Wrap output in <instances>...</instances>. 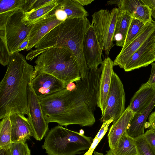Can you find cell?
<instances>
[{"label":"cell","instance_id":"obj_1","mask_svg":"<svg viewBox=\"0 0 155 155\" xmlns=\"http://www.w3.org/2000/svg\"><path fill=\"white\" fill-rule=\"evenodd\" d=\"M101 66L89 69L85 78L71 82L62 90L40 99L44 118L66 127H91L96 121Z\"/></svg>","mask_w":155,"mask_h":155},{"label":"cell","instance_id":"obj_2","mask_svg":"<svg viewBox=\"0 0 155 155\" xmlns=\"http://www.w3.org/2000/svg\"><path fill=\"white\" fill-rule=\"evenodd\" d=\"M34 70L19 52L11 55L0 83V119L14 113L27 115L28 87Z\"/></svg>","mask_w":155,"mask_h":155},{"label":"cell","instance_id":"obj_3","mask_svg":"<svg viewBox=\"0 0 155 155\" xmlns=\"http://www.w3.org/2000/svg\"><path fill=\"white\" fill-rule=\"evenodd\" d=\"M91 25L87 17L66 20L53 28L37 44L26 58L31 60L49 48L60 47L70 50L78 62L81 79H84L89 69L83 51L85 35Z\"/></svg>","mask_w":155,"mask_h":155},{"label":"cell","instance_id":"obj_4","mask_svg":"<svg viewBox=\"0 0 155 155\" xmlns=\"http://www.w3.org/2000/svg\"><path fill=\"white\" fill-rule=\"evenodd\" d=\"M34 70L51 75L67 86L81 79L78 62L69 49L60 47L44 51L35 61Z\"/></svg>","mask_w":155,"mask_h":155},{"label":"cell","instance_id":"obj_5","mask_svg":"<svg viewBox=\"0 0 155 155\" xmlns=\"http://www.w3.org/2000/svg\"><path fill=\"white\" fill-rule=\"evenodd\" d=\"M93 139L58 125L47 134L42 146L48 155H76L88 150Z\"/></svg>","mask_w":155,"mask_h":155},{"label":"cell","instance_id":"obj_6","mask_svg":"<svg viewBox=\"0 0 155 155\" xmlns=\"http://www.w3.org/2000/svg\"><path fill=\"white\" fill-rule=\"evenodd\" d=\"M120 12L118 8L110 11L101 9L94 12L92 15L91 24L97 40L106 57L114 46L113 38L116 23Z\"/></svg>","mask_w":155,"mask_h":155},{"label":"cell","instance_id":"obj_7","mask_svg":"<svg viewBox=\"0 0 155 155\" xmlns=\"http://www.w3.org/2000/svg\"><path fill=\"white\" fill-rule=\"evenodd\" d=\"M125 95L124 85L118 75L113 72L106 107L100 119L104 123L113 118L116 122L125 109Z\"/></svg>","mask_w":155,"mask_h":155},{"label":"cell","instance_id":"obj_8","mask_svg":"<svg viewBox=\"0 0 155 155\" xmlns=\"http://www.w3.org/2000/svg\"><path fill=\"white\" fill-rule=\"evenodd\" d=\"M25 12L21 9L13 12L9 16L6 25V38L11 54L17 52L20 44L28 38L32 27L25 24L22 21Z\"/></svg>","mask_w":155,"mask_h":155},{"label":"cell","instance_id":"obj_9","mask_svg":"<svg viewBox=\"0 0 155 155\" xmlns=\"http://www.w3.org/2000/svg\"><path fill=\"white\" fill-rule=\"evenodd\" d=\"M28 118L31 126L33 137L41 141L47 133L48 124L45 119L40 98L35 92L31 82L28 87Z\"/></svg>","mask_w":155,"mask_h":155},{"label":"cell","instance_id":"obj_10","mask_svg":"<svg viewBox=\"0 0 155 155\" xmlns=\"http://www.w3.org/2000/svg\"><path fill=\"white\" fill-rule=\"evenodd\" d=\"M155 30L126 63L123 68L126 72L147 66L155 61Z\"/></svg>","mask_w":155,"mask_h":155},{"label":"cell","instance_id":"obj_11","mask_svg":"<svg viewBox=\"0 0 155 155\" xmlns=\"http://www.w3.org/2000/svg\"><path fill=\"white\" fill-rule=\"evenodd\" d=\"M31 83L35 92L40 99L59 91L66 86L63 81L55 77L35 70Z\"/></svg>","mask_w":155,"mask_h":155},{"label":"cell","instance_id":"obj_12","mask_svg":"<svg viewBox=\"0 0 155 155\" xmlns=\"http://www.w3.org/2000/svg\"><path fill=\"white\" fill-rule=\"evenodd\" d=\"M102 51L91 25L85 35L83 44V53L89 69L96 68L103 63Z\"/></svg>","mask_w":155,"mask_h":155},{"label":"cell","instance_id":"obj_13","mask_svg":"<svg viewBox=\"0 0 155 155\" xmlns=\"http://www.w3.org/2000/svg\"><path fill=\"white\" fill-rule=\"evenodd\" d=\"M155 30V21L146 24L136 37L124 49H122L113 61L114 66L123 69L128 59L140 47Z\"/></svg>","mask_w":155,"mask_h":155},{"label":"cell","instance_id":"obj_14","mask_svg":"<svg viewBox=\"0 0 155 155\" xmlns=\"http://www.w3.org/2000/svg\"><path fill=\"white\" fill-rule=\"evenodd\" d=\"M63 22L58 20L54 14H49L38 19L32 25L28 35L26 51L35 47L38 42L49 31Z\"/></svg>","mask_w":155,"mask_h":155},{"label":"cell","instance_id":"obj_15","mask_svg":"<svg viewBox=\"0 0 155 155\" xmlns=\"http://www.w3.org/2000/svg\"><path fill=\"white\" fill-rule=\"evenodd\" d=\"M102 65L97 106L102 114L105 109L110 86L113 70V61L109 57L104 58Z\"/></svg>","mask_w":155,"mask_h":155},{"label":"cell","instance_id":"obj_16","mask_svg":"<svg viewBox=\"0 0 155 155\" xmlns=\"http://www.w3.org/2000/svg\"><path fill=\"white\" fill-rule=\"evenodd\" d=\"M117 5L120 11H125L145 24L153 20L150 9L142 0H119Z\"/></svg>","mask_w":155,"mask_h":155},{"label":"cell","instance_id":"obj_17","mask_svg":"<svg viewBox=\"0 0 155 155\" xmlns=\"http://www.w3.org/2000/svg\"><path fill=\"white\" fill-rule=\"evenodd\" d=\"M155 96V84H143L132 97L128 107L135 114L143 111Z\"/></svg>","mask_w":155,"mask_h":155},{"label":"cell","instance_id":"obj_18","mask_svg":"<svg viewBox=\"0 0 155 155\" xmlns=\"http://www.w3.org/2000/svg\"><path fill=\"white\" fill-rule=\"evenodd\" d=\"M9 116L11 123V143L25 142L33 136L31 124L24 115L14 113Z\"/></svg>","mask_w":155,"mask_h":155},{"label":"cell","instance_id":"obj_19","mask_svg":"<svg viewBox=\"0 0 155 155\" xmlns=\"http://www.w3.org/2000/svg\"><path fill=\"white\" fill-rule=\"evenodd\" d=\"M135 114L128 107L119 118L113 122L109 129L107 138L109 146L113 149L127 130Z\"/></svg>","mask_w":155,"mask_h":155},{"label":"cell","instance_id":"obj_20","mask_svg":"<svg viewBox=\"0 0 155 155\" xmlns=\"http://www.w3.org/2000/svg\"><path fill=\"white\" fill-rule=\"evenodd\" d=\"M155 106V96L149 105L143 111L134 114L126 131L129 136L135 138L143 135L147 120Z\"/></svg>","mask_w":155,"mask_h":155},{"label":"cell","instance_id":"obj_21","mask_svg":"<svg viewBox=\"0 0 155 155\" xmlns=\"http://www.w3.org/2000/svg\"><path fill=\"white\" fill-rule=\"evenodd\" d=\"M132 17L124 11H120L116 23L113 38L116 45L123 47Z\"/></svg>","mask_w":155,"mask_h":155},{"label":"cell","instance_id":"obj_22","mask_svg":"<svg viewBox=\"0 0 155 155\" xmlns=\"http://www.w3.org/2000/svg\"><path fill=\"white\" fill-rule=\"evenodd\" d=\"M56 8L63 10L66 14L68 20L87 17L88 13L83 6L73 0H58Z\"/></svg>","mask_w":155,"mask_h":155},{"label":"cell","instance_id":"obj_23","mask_svg":"<svg viewBox=\"0 0 155 155\" xmlns=\"http://www.w3.org/2000/svg\"><path fill=\"white\" fill-rule=\"evenodd\" d=\"M111 150L114 155H138L134 138L129 136L126 132Z\"/></svg>","mask_w":155,"mask_h":155},{"label":"cell","instance_id":"obj_24","mask_svg":"<svg viewBox=\"0 0 155 155\" xmlns=\"http://www.w3.org/2000/svg\"><path fill=\"white\" fill-rule=\"evenodd\" d=\"M58 0L53 1L47 5L34 10L25 13L22 21L25 25L30 26L36 21L50 14L57 5Z\"/></svg>","mask_w":155,"mask_h":155},{"label":"cell","instance_id":"obj_25","mask_svg":"<svg viewBox=\"0 0 155 155\" xmlns=\"http://www.w3.org/2000/svg\"><path fill=\"white\" fill-rule=\"evenodd\" d=\"M11 141V123L10 116L6 117L0 123V148L9 147Z\"/></svg>","mask_w":155,"mask_h":155},{"label":"cell","instance_id":"obj_26","mask_svg":"<svg viewBox=\"0 0 155 155\" xmlns=\"http://www.w3.org/2000/svg\"><path fill=\"white\" fill-rule=\"evenodd\" d=\"M145 25L139 20L132 18L122 49H124L137 35Z\"/></svg>","mask_w":155,"mask_h":155},{"label":"cell","instance_id":"obj_27","mask_svg":"<svg viewBox=\"0 0 155 155\" xmlns=\"http://www.w3.org/2000/svg\"><path fill=\"white\" fill-rule=\"evenodd\" d=\"M26 0H0V14L12 12L19 9L22 10Z\"/></svg>","mask_w":155,"mask_h":155},{"label":"cell","instance_id":"obj_28","mask_svg":"<svg viewBox=\"0 0 155 155\" xmlns=\"http://www.w3.org/2000/svg\"><path fill=\"white\" fill-rule=\"evenodd\" d=\"M110 124L108 121L103 123L100 129L93 139L90 147L84 155H93L94 150L108 131Z\"/></svg>","mask_w":155,"mask_h":155},{"label":"cell","instance_id":"obj_29","mask_svg":"<svg viewBox=\"0 0 155 155\" xmlns=\"http://www.w3.org/2000/svg\"><path fill=\"white\" fill-rule=\"evenodd\" d=\"M9 147L11 155H31L30 150L25 142H12Z\"/></svg>","mask_w":155,"mask_h":155},{"label":"cell","instance_id":"obj_30","mask_svg":"<svg viewBox=\"0 0 155 155\" xmlns=\"http://www.w3.org/2000/svg\"><path fill=\"white\" fill-rule=\"evenodd\" d=\"M134 139L137 147L138 155H155L147 143L143 135Z\"/></svg>","mask_w":155,"mask_h":155},{"label":"cell","instance_id":"obj_31","mask_svg":"<svg viewBox=\"0 0 155 155\" xmlns=\"http://www.w3.org/2000/svg\"><path fill=\"white\" fill-rule=\"evenodd\" d=\"M0 63L5 66L9 63L11 54L6 41L0 39Z\"/></svg>","mask_w":155,"mask_h":155},{"label":"cell","instance_id":"obj_32","mask_svg":"<svg viewBox=\"0 0 155 155\" xmlns=\"http://www.w3.org/2000/svg\"><path fill=\"white\" fill-rule=\"evenodd\" d=\"M148 145L155 154V130L148 129L143 135Z\"/></svg>","mask_w":155,"mask_h":155},{"label":"cell","instance_id":"obj_33","mask_svg":"<svg viewBox=\"0 0 155 155\" xmlns=\"http://www.w3.org/2000/svg\"><path fill=\"white\" fill-rule=\"evenodd\" d=\"M54 0H36L33 5L31 10H34L43 7L51 3Z\"/></svg>","mask_w":155,"mask_h":155},{"label":"cell","instance_id":"obj_34","mask_svg":"<svg viewBox=\"0 0 155 155\" xmlns=\"http://www.w3.org/2000/svg\"><path fill=\"white\" fill-rule=\"evenodd\" d=\"M148 120L146 123L145 128L155 130V111L150 114Z\"/></svg>","mask_w":155,"mask_h":155},{"label":"cell","instance_id":"obj_35","mask_svg":"<svg viewBox=\"0 0 155 155\" xmlns=\"http://www.w3.org/2000/svg\"><path fill=\"white\" fill-rule=\"evenodd\" d=\"M151 11V16L155 19V0H142Z\"/></svg>","mask_w":155,"mask_h":155},{"label":"cell","instance_id":"obj_36","mask_svg":"<svg viewBox=\"0 0 155 155\" xmlns=\"http://www.w3.org/2000/svg\"><path fill=\"white\" fill-rule=\"evenodd\" d=\"M151 73L149 79L147 81L151 84H155V63L153 62L151 64Z\"/></svg>","mask_w":155,"mask_h":155},{"label":"cell","instance_id":"obj_37","mask_svg":"<svg viewBox=\"0 0 155 155\" xmlns=\"http://www.w3.org/2000/svg\"><path fill=\"white\" fill-rule=\"evenodd\" d=\"M28 43V38L25 39L23 42L18 47L17 51L23 50L25 49H26Z\"/></svg>","mask_w":155,"mask_h":155},{"label":"cell","instance_id":"obj_38","mask_svg":"<svg viewBox=\"0 0 155 155\" xmlns=\"http://www.w3.org/2000/svg\"><path fill=\"white\" fill-rule=\"evenodd\" d=\"M81 6L88 5L91 4L94 1V0H73Z\"/></svg>","mask_w":155,"mask_h":155},{"label":"cell","instance_id":"obj_39","mask_svg":"<svg viewBox=\"0 0 155 155\" xmlns=\"http://www.w3.org/2000/svg\"><path fill=\"white\" fill-rule=\"evenodd\" d=\"M0 155H11L9 147L0 148Z\"/></svg>","mask_w":155,"mask_h":155},{"label":"cell","instance_id":"obj_40","mask_svg":"<svg viewBox=\"0 0 155 155\" xmlns=\"http://www.w3.org/2000/svg\"><path fill=\"white\" fill-rule=\"evenodd\" d=\"M93 155H114L112 153L111 150L110 149L106 151V153L104 154L102 153H100L97 151H94L93 153Z\"/></svg>","mask_w":155,"mask_h":155},{"label":"cell","instance_id":"obj_41","mask_svg":"<svg viewBox=\"0 0 155 155\" xmlns=\"http://www.w3.org/2000/svg\"><path fill=\"white\" fill-rule=\"evenodd\" d=\"M119 1V0H111L107 2V5H112L115 4L117 5Z\"/></svg>","mask_w":155,"mask_h":155},{"label":"cell","instance_id":"obj_42","mask_svg":"<svg viewBox=\"0 0 155 155\" xmlns=\"http://www.w3.org/2000/svg\"><path fill=\"white\" fill-rule=\"evenodd\" d=\"M153 52H154V54L155 56V47H154V49Z\"/></svg>","mask_w":155,"mask_h":155}]
</instances>
